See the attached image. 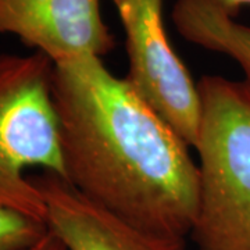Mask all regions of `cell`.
<instances>
[{
  "instance_id": "1",
  "label": "cell",
  "mask_w": 250,
  "mask_h": 250,
  "mask_svg": "<svg viewBox=\"0 0 250 250\" xmlns=\"http://www.w3.org/2000/svg\"><path fill=\"white\" fill-rule=\"evenodd\" d=\"M53 99L67 182L142 232L187 241L199 200L188 143L100 57L54 64Z\"/></svg>"
},
{
  "instance_id": "2",
  "label": "cell",
  "mask_w": 250,
  "mask_h": 250,
  "mask_svg": "<svg viewBox=\"0 0 250 250\" xmlns=\"http://www.w3.org/2000/svg\"><path fill=\"white\" fill-rule=\"evenodd\" d=\"M197 88L199 200L189 236L196 250H250V90L220 75Z\"/></svg>"
},
{
  "instance_id": "3",
  "label": "cell",
  "mask_w": 250,
  "mask_h": 250,
  "mask_svg": "<svg viewBox=\"0 0 250 250\" xmlns=\"http://www.w3.org/2000/svg\"><path fill=\"white\" fill-rule=\"evenodd\" d=\"M53 74L41 52L0 54V206L45 224L43 197L27 171L67 181Z\"/></svg>"
},
{
  "instance_id": "4",
  "label": "cell",
  "mask_w": 250,
  "mask_h": 250,
  "mask_svg": "<svg viewBox=\"0 0 250 250\" xmlns=\"http://www.w3.org/2000/svg\"><path fill=\"white\" fill-rule=\"evenodd\" d=\"M125 31L129 86L171 128L195 147L200 124L197 83L171 46L163 0H111Z\"/></svg>"
},
{
  "instance_id": "5",
  "label": "cell",
  "mask_w": 250,
  "mask_h": 250,
  "mask_svg": "<svg viewBox=\"0 0 250 250\" xmlns=\"http://www.w3.org/2000/svg\"><path fill=\"white\" fill-rule=\"evenodd\" d=\"M0 34H13L54 64L103 57L116 46L100 0H0Z\"/></svg>"
},
{
  "instance_id": "6",
  "label": "cell",
  "mask_w": 250,
  "mask_h": 250,
  "mask_svg": "<svg viewBox=\"0 0 250 250\" xmlns=\"http://www.w3.org/2000/svg\"><path fill=\"white\" fill-rule=\"evenodd\" d=\"M43 197L46 225L68 250H188L187 242L142 232L52 172L31 177Z\"/></svg>"
},
{
  "instance_id": "7",
  "label": "cell",
  "mask_w": 250,
  "mask_h": 250,
  "mask_svg": "<svg viewBox=\"0 0 250 250\" xmlns=\"http://www.w3.org/2000/svg\"><path fill=\"white\" fill-rule=\"evenodd\" d=\"M172 22L188 42L238 62L250 90V27L238 22L218 0H177Z\"/></svg>"
},
{
  "instance_id": "8",
  "label": "cell",
  "mask_w": 250,
  "mask_h": 250,
  "mask_svg": "<svg viewBox=\"0 0 250 250\" xmlns=\"http://www.w3.org/2000/svg\"><path fill=\"white\" fill-rule=\"evenodd\" d=\"M47 225L0 206V250H18L36 242Z\"/></svg>"
},
{
  "instance_id": "9",
  "label": "cell",
  "mask_w": 250,
  "mask_h": 250,
  "mask_svg": "<svg viewBox=\"0 0 250 250\" xmlns=\"http://www.w3.org/2000/svg\"><path fill=\"white\" fill-rule=\"evenodd\" d=\"M18 250H68L67 246L64 245V242L54 235L50 229H47L39 239L31 245H28L25 248Z\"/></svg>"
},
{
  "instance_id": "10",
  "label": "cell",
  "mask_w": 250,
  "mask_h": 250,
  "mask_svg": "<svg viewBox=\"0 0 250 250\" xmlns=\"http://www.w3.org/2000/svg\"><path fill=\"white\" fill-rule=\"evenodd\" d=\"M221 4H223V7L229 14H232L233 17L239 13V10L243 6H246V4H250V0H218Z\"/></svg>"
}]
</instances>
